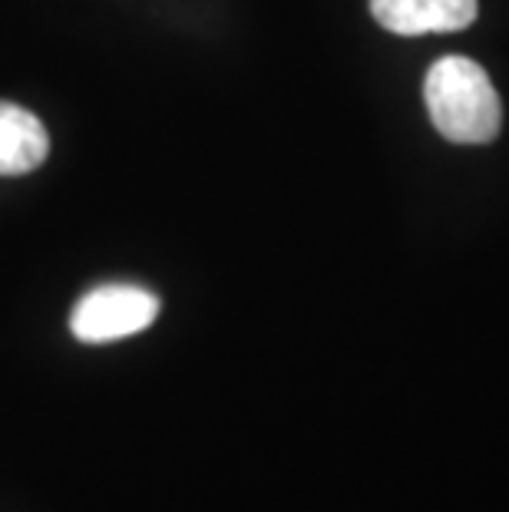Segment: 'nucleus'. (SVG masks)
<instances>
[{
	"instance_id": "1",
	"label": "nucleus",
	"mask_w": 509,
	"mask_h": 512,
	"mask_svg": "<svg viewBox=\"0 0 509 512\" xmlns=\"http://www.w3.org/2000/svg\"><path fill=\"white\" fill-rule=\"evenodd\" d=\"M424 100L443 139L483 146L500 136L503 106L490 76L470 57H440L424 76Z\"/></svg>"
},
{
	"instance_id": "2",
	"label": "nucleus",
	"mask_w": 509,
	"mask_h": 512,
	"mask_svg": "<svg viewBox=\"0 0 509 512\" xmlns=\"http://www.w3.org/2000/svg\"><path fill=\"white\" fill-rule=\"evenodd\" d=\"M159 318V298L139 285H100L83 294L70 314V331L83 344H110L146 331Z\"/></svg>"
},
{
	"instance_id": "3",
	"label": "nucleus",
	"mask_w": 509,
	"mask_h": 512,
	"mask_svg": "<svg viewBox=\"0 0 509 512\" xmlns=\"http://www.w3.org/2000/svg\"><path fill=\"white\" fill-rule=\"evenodd\" d=\"M371 14L384 30L400 37L453 34L473 24L480 4L476 0H371Z\"/></svg>"
},
{
	"instance_id": "4",
	"label": "nucleus",
	"mask_w": 509,
	"mask_h": 512,
	"mask_svg": "<svg viewBox=\"0 0 509 512\" xmlns=\"http://www.w3.org/2000/svg\"><path fill=\"white\" fill-rule=\"evenodd\" d=\"M50 152V136L40 119L17 103L0 100V176L34 172Z\"/></svg>"
}]
</instances>
